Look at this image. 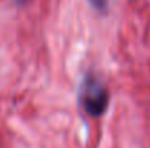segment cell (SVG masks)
<instances>
[{"label":"cell","mask_w":150,"mask_h":148,"mask_svg":"<svg viewBox=\"0 0 150 148\" xmlns=\"http://www.w3.org/2000/svg\"><path fill=\"white\" fill-rule=\"evenodd\" d=\"M79 102L92 118L102 116L109 105V93L103 81L95 74H88L79 90Z\"/></svg>","instance_id":"cell-1"},{"label":"cell","mask_w":150,"mask_h":148,"mask_svg":"<svg viewBox=\"0 0 150 148\" xmlns=\"http://www.w3.org/2000/svg\"><path fill=\"white\" fill-rule=\"evenodd\" d=\"M88 1L99 13H106L109 9V0H88Z\"/></svg>","instance_id":"cell-2"},{"label":"cell","mask_w":150,"mask_h":148,"mask_svg":"<svg viewBox=\"0 0 150 148\" xmlns=\"http://www.w3.org/2000/svg\"><path fill=\"white\" fill-rule=\"evenodd\" d=\"M21 1H22V3H23V1H26V0H21Z\"/></svg>","instance_id":"cell-3"}]
</instances>
